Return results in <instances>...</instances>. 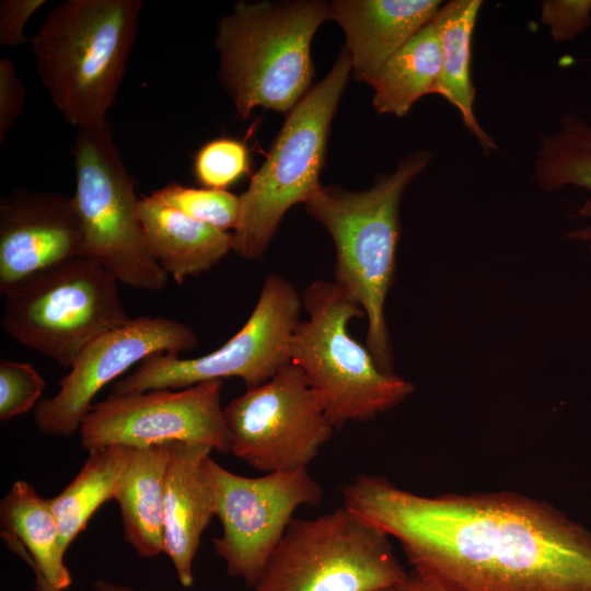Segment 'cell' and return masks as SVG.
I'll use <instances>...</instances> for the list:
<instances>
[{
    "instance_id": "cell-1",
    "label": "cell",
    "mask_w": 591,
    "mask_h": 591,
    "mask_svg": "<svg viewBox=\"0 0 591 591\" xmlns=\"http://www.w3.org/2000/svg\"><path fill=\"white\" fill-rule=\"evenodd\" d=\"M341 495L399 542L414 573L451 591H591V532L544 501L510 491L428 497L364 474Z\"/></svg>"
},
{
    "instance_id": "cell-2",
    "label": "cell",
    "mask_w": 591,
    "mask_h": 591,
    "mask_svg": "<svg viewBox=\"0 0 591 591\" xmlns=\"http://www.w3.org/2000/svg\"><path fill=\"white\" fill-rule=\"evenodd\" d=\"M141 0H66L30 39L37 76L66 123H105L135 44Z\"/></svg>"
},
{
    "instance_id": "cell-3",
    "label": "cell",
    "mask_w": 591,
    "mask_h": 591,
    "mask_svg": "<svg viewBox=\"0 0 591 591\" xmlns=\"http://www.w3.org/2000/svg\"><path fill=\"white\" fill-rule=\"evenodd\" d=\"M430 159L429 151L418 150L363 192L321 185L304 202L309 215L325 227L334 241L335 282L363 310L367 348L386 373L393 371L384 305L395 271L399 204L408 184Z\"/></svg>"
},
{
    "instance_id": "cell-4",
    "label": "cell",
    "mask_w": 591,
    "mask_h": 591,
    "mask_svg": "<svg viewBox=\"0 0 591 591\" xmlns=\"http://www.w3.org/2000/svg\"><path fill=\"white\" fill-rule=\"evenodd\" d=\"M327 19L329 3L318 0L239 1L219 21V79L242 119L256 107L289 113L306 94L311 42Z\"/></svg>"
},
{
    "instance_id": "cell-5",
    "label": "cell",
    "mask_w": 591,
    "mask_h": 591,
    "mask_svg": "<svg viewBox=\"0 0 591 591\" xmlns=\"http://www.w3.org/2000/svg\"><path fill=\"white\" fill-rule=\"evenodd\" d=\"M302 304L308 318L293 331L290 361L303 371L335 427L372 419L414 392L409 381L382 371L351 337L349 322L364 313L337 282L314 281Z\"/></svg>"
},
{
    "instance_id": "cell-6",
    "label": "cell",
    "mask_w": 591,
    "mask_h": 591,
    "mask_svg": "<svg viewBox=\"0 0 591 591\" xmlns=\"http://www.w3.org/2000/svg\"><path fill=\"white\" fill-rule=\"evenodd\" d=\"M350 73L344 48L327 76L289 112L265 162L240 196L232 251L244 259H260L287 210L304 204L321 186L331 123Z\"/></svg>"
},
{
    "instance_id": "cell-7",
    "label": "cell",
    "mask_w": 591,
    "mask_h": 591,
    "mask_svg": "<svg viewBox=\"0 0 591 591\" xmlns=\"http://www.w3.org/2000/svg\"><path fill=\"white\" fill-rule=\"evenodd\" d=\"M408 577L382 530L345 506L293 518L252 591H382Z\"/></svg>"
},
{
    "instance_id": "cell-8",
    "label": "cell",
    "mask_w": 591,
    "mask_h": 591,
    "mask_svg": "<svg viewBox=\"0 0 591 591\" xmlns=\"http://www.w3.org/2000/svg\"><path fill=\"white\" fill-rule=\"evenodd\" d=\"M117 286L99 262L76 257L2 294V328L19 344L71 368L91 340L131 318Z\"/></svg>"
},
{
    "instance_id": "cell-9",
    "label": "cell",
    "mask_w": 591,
    "mask_h": 591,
    "mask_svg": "<svg viewBox=\"0 0 591 591\" xmlns=\"http://www.w3.org/2000/svg\"><path fill=\"white\" fill-rule=\"evenodd\" d=\"M83 256L134 289L161 291L169 276L148 250L138 218L135 181L105 123L78 129L73 146Z\"/></svg>"
},
{
    "instance_id": "cell-10",
    "label": "cell",
    "mask_w": 591,
    "mask_h": 591,
    "mask_svg": "<svg viewBox=\"0 0 591 591\" xmlns=\"http://www.w3.org/2000/svg\"><path fill=\"white\" fill-rule=\"evenodd\" d=\"M301 305L300 296L288 280L269 275L245 324L220 348L198 358L149 356L114 383L112 394L178 390L225 378H239L247 389L258 386L290 362L289 345Z\"/></svg>"
},
{
    "instance_id": "cell-11",
    "label": "cell",
    "mask_w": 591,
    "mask_h": 591,
    "mask_svg": "<svg viewBox=\"0 0 591 591\" xmlns=\"http://www.w3.org/2000/svg\"><path fill=\"white\" fill-rule=\"evenodd\" d=\"M230 453L267 474L308 467L335 426L291 361L223 408Z\"/></svg>"
},
{
    "instance_id": "cell-12",
    "label": "cell",
    "mask_w": 591,
    "mask_h": 591,
    "mask_svg": "<svg viewBox=\"0 0 591 591\" xmlns=\"http://www.w3.org/2000/svg\"><path fill=\"white\" fill-rule=\"evenodd\" d=\"M205 473L222 529L211 541L213 549L227 572L252 588L294 511L320 503L322 487L308 467L245 477L222 467L210 455Z\"/></svg>"
},
{
    "instance_id": "cell-13",
    "label": "cell",
    "mask_w": 591,
    "mask_h": 591,
    "mask_svg": "<svg viewBox=\"0 0 591 591\" xmlns=\"http://www.w3.org/2000/svg\"><path fill=\"white\" fill-rule=\"evenodd\" d=\"M221 380L188 387L155 389L108 395L92 405L80 427L83 449L108 445L146 448L155 444L201 443L230 453V436L221 406Z\"/></svg>"
},
{
    "instance_id": "cell-14",
    "label": "cell",
    "mask_w": 591,
    "mask_h": 591,
    "mask_svg": "<svg viewBox=\"0 0 591 591\" xmlns=\"http://www.w3.org/2000/svg\"><path fill=\"white\" fill-rule=\"evenodd\" d=\"M198 345L186 324L164 316H139L91 340L58 392L34 408L37 429L48 436L70 437L80 430L97 393L107 384L155 354L179 356Z\"/></svg>"
},
{
    "instance_id": "cell-15",
    "label": "cell",
    "mask_w": 591,
    "mask_h": 591,
    "mask_svg": "<svg viewBox=\"0 0 591 591\" xmlns=\"http://www.w3.org/2000/svg\"><path fill=\"white\" fill-rule=\"evenodd\" d=\"M83 256L73 196L14 189L0 201V292Z\"/></svg>"
},
{
    "instance_id": "cell-16",
    "label": "cell",
    "mask_w": 591,
    "mask_h": 591,
    "mask_svg": "<svg viewBox=\"0 0 591 591\" xmlns=\"http://www.w3.org/2000/svg\"><path fill=\"white\" fill-rule=\"evenodd\" d=\"M213 450L201 443L172 442L165 473L163 553L184 588L194 583L193 564L201 535L215 514L205 461Z\"/></svg>"
},
{
    "instance_id": "cell-17",
    "label": "cell",
    "mask_w": 591,
    "mask_h": 591,
    "mask_svg": "<svg viewBox=\"0 0 591 591\" xmlns=\"http://www.w3.org/2000/svg\"><path fill=\"white\" fill-rule=\"evenodd\" d=\"M440 0H335L331 19L346 35L355 80L370 83L386 60L430 23Z\"/></svg>"
},
{
    "instance_id": "cell-18",
    "label": "cell",
    "mask_w": 591,
    "mask_h": 591,
    "mask_svg": "<svg viewBox=\"0 0 591 591\" xmlns=\"http://www.w3.org/2000/svg\"><path fill=\"white\" fill-rule=\"evenodd\" d=\"M138 218L149 252L177 285L209 270L232 251V234L192 219L152 195L139 198Z\"/></svg>"
},
{
    "instance_id": "cell-19",
    "label": "cell",
    "mask_w": 591,
    "mask_h": 591,
    "mask_svg": "<svg viewBox=\"0 0 591 591\" xmlns=\"http://www.w3.org/2000/svg\"><path fill=\"white\" fill-rule=\"evenodd\" d=\"M171 444L129 448V459L114 496L124 540L142 558L163 553L165 473Z\"/></svg>"
},
{
    "instance_id": "cell-20",
    "label": "cell",
    "mask_w": 591,
    "mask_h": 591,
    "mask_svg": "<svg viewBox=\"0 0 591 591\" xmlns=\"http://www.w3.org/2000/svg\"><path fill=\"white\" fill-rule=\"evenodd\" d=\"M1 535L9 548L58 590L72 583L50 499L25 480L13 483L0 501Z\"/></svg>"
},
{
    "instance_id": "cell-21",
    "label": "cell",
    "mask_w": 591,
    "mask_h": 591,
    "mask_svg": "<svg viewBox=\"0 0 591 591\" xmlns=\"http://www.w3.org/2000/svg\"><path fill=\"white\" fill-rule=\"evenodd\" d=\"M482 5L480 0H451L442 4L434 16L441 69L433 93L457 109L464 127L488 153L498 147L476 119L471 74L472 37Z\"/></svg>"
},
{
    "instance_id": "cell-22",
    "label": "cell",
    "mask_w": 591,
    "mask_h": 591,
    "mask_svg": "<svg viewBox=\"0 0 591 591\" xmlns=\"http://www.w3.org/2000/svg\"><path fill=\"white\" fill-rule=\"evenodd\" d=\"M440 69L439 35L432 20L396 50L369 83L374 91V109L405 116L419 99L433 93Z\"/></svg>"
},
{
    "instance_id": "cell-23",
    "label": "cell",
    "mask_w": 591,
    "mask_h": 591,
    "mask_svg": "<svg viewBox=\"0 0 591 591\" xmlns=\"http://www.w3.org/2000/svg\"><path fill=\"white\" fill-rule=\"evenodd\" d=\"M534 163V176L545 192H557L572 186L590 193L580 207L579 216L590 223L566 233L570 240L588 246L591 254V124L568 114L561 117L559 128L551 135H542Z\"/></svg>"
},
{
    "instance_id": "cell-24",
    "label": "cell",
    "mask_w": 591,
    "mask_h": 591,
    "mask_svg": "<svg viewBox=\"0 0 591 591\" xmlns=\"http://www.w3.org/2000/svg\"><path fill=\"white\" fill-rule=\"evenodd\" d=\"M129 459V448L108 445L89 451V456L63 490L50 498L65 552L85 529L95 511L114 500Z\"/></svg>"
},
{
    "instance_id": "cell-25",
    "label": "cell",
    "mask_w": 591,
    "mask_h": 591,
    "mask_svg": "<svg viewBox=\"0 0 591 591\" xmlns=\"http://www.w3.org/2000/svg\"><path fill=\"white\" fill-rule=\"evenodd\" d=\"M151 195L189 218L222 231L234 230L240 219V197L228 190L169 183Z\"/></svg>"
},
{
    "instance_id": "cell-26",
    "label": "cell",
    "mask_w": 591,
    "mask_h": 591,
    "mask_svg": "<svg viewBox=\"0 0 591 591\" xmlns=\"http://www.w3.org/2000/svg\"><path fill=\"white\" fill-rule=\"evenodd\" d=\"M248 170V150L235 139H213L205 143L195 155L194 173L206 188L225 190Z\"/></svg>"
},
{
    "instance_id": "cell-27",
    "label": "cell",
    "mask_w": 591,
    "mask_h": 591,
    "mask_svg": "<svg viewBox=\"0 0 591 591\" xmlns=\"http://www.w3.org/2000/svg\"><path fill=\"white\" fill-rule=\"evenodd\" d=\"M46 382L26 362L0 361V420L8 421L35 408Z\"/></svg>"
},
{
    "instance_id": "cell-28",
    "label": "cell",
    "mask_w": 591,
    "mask_h": 591,
    "mask_svg": "<svg viewBox=\"0 0 591 591\" xmlns=\"http://www.w3.org/2000/svg\"><path fill=\"white\" fill-rule=\"evenodd\" d=\"M541 22L548 27L555 42H571L591 23V0L543 1Z\"/></svg>"
},
{
    "instance_id": "cell-29",
    "label": "cell",
    "mask_w": 591,
    "mask_h": 591,
    "mask_svg": "<svg viewBox=\"0 0 591 591\" xmlns=\"http://www.w3.org/2000/svg\"><path fill=\"white\" fill-rule=\"evenodd\" d=\"M25 103V89L19 79L14 62L0 58V141L2 142L21 116Z\"/></svg>"
},
{
    "instance_id": "cell-30",
    "label": "cell",
    "mask_w": 591,
    "mask_h": 591,
    "mask_svg": "<svg viewBox=\"0 0 591 591\" xmlns=\"http://www.w3.org/2000/svg\"><path fill=\"white\" fill-rule=\"evenodd\" d=\"M46 0H1L0 1V44L18 47L30 39L24 28L31 16Z\"/></svg>"
},
{
    "instance_id": "cell-31",
    "label": "cell",
    "mask_w": 591,
    "mask_h": 591,
    "mask_svg": "<svg viewBox=\"0 0 591 591\" xmlns=\"http://www.w3.org/2000/svg\"><path fill=\"white\" fill-rule=\"evenodd\" d=\"M382 591H451L445 589L434 582L425 580L412 572L408 577L401 583L387 588Z\"/></svg>"
},
{
    "instance_id": "cell-32",
    "label": "cell",
    "mask_w": 591,
    "mask_h": 591,
    "mask_svg": "<svg viewBox=\"0 0 591 591\" xmlns=\"http://www.w3.org/2000/svg\"><path fill=\"white\" fill-rule=\"evenodd\" d=\"M93 589L94 591H140L106 579L95 580V582L93 583Z\"/></svg>"
},
{
    "instance_id": "cell-33",
    "label": "cell",
    "mask_w": 591,
    "mask_h": 591,
    "mask_svg": "<svg viewBox=\"0 0 591 591\" xmlns=\"http://www.w3.org/2000/svg\"><path fill=\"white\" fill-rule=\"evenodd\" d=\"M35 576L33 591H61L51 586L46 578L35 568H31Z\"/></svg>"
}]
</instances>
